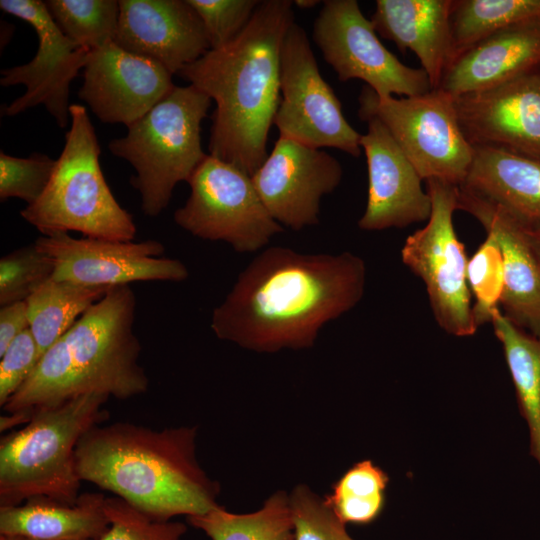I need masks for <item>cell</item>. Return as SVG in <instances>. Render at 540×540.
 I'll list each match as a JSON object with an SVG mask.
<instances>
[{
  "mask_svg": "<svg viewBox=\"0 0 540 540\" xmlns=\"http://www.w3.org/2000/svg\"><path fill=\"white\" fill-rule=\"evenodd\" d=\"M365 261L351 252L305 254L272 246L239 273L211 316L221 340L256 352L305 349L362 299Z\"/></svg>",
  "mask_w": 540,
  "mask_h": 540,
  "instance_id": "obj_1",
  "label": "cell"
},
{
  "mask_svg": "<svg viewBox=\"0 0 540 540\" xmlns=\"http://www.w3.org/2000/svg\"><path fill=\"white\" fill-rule=\"evenodd\" d=\"M293 6L291 0L261 1L232 42L178 72L216 104L210 155L250 176L268 156V135L281 99V49L295 22Z\"/></svg>",
  "mask_w": 540,
  "mask_h": 540,
  "instance_id": "obj_2",
  "label": "cell"
},
{
  "mask_svg": "<svg viewBox=\"0 0 540 540\" xmlns=\"http://www.w3.org/2000/svg\"><path fill=\"white\" fill-rule=\"evenodd\" d=\"M196 436V426L98 424L78 442L77 474L152 517L200 515L219 505L220 485L197 460Z\"/></svg>",
  "mask_w": 540,
  "mask_h": 540,
  "instance_id": "obj_3",
  "label": "cell"
},
{
  "mask_svg": "<svg viewBox=\"0 0 540 540\" xmlns=\"http://www.w3.org/2000/svg\"><path fill=\"white\" fill-rule=\"evenodd\" d=\"M135 309L130 285L111 287L43 353L19 389L22 402L43 409L87 394L126 400L146 393Z\"/></svg>",
  "mask_w": 540,
  "mask_h": 540,
  "instance_id": "obj_4",
  "label": "cell"
},
{
  "mask_svg": "<svg viewBox=\"0 0 540 540\" xmlns=\"http://www.w3.org/2000/svg\"><path fill=\"white\" fill-rule=\"evenodd\" d=\"M109 397L87 394L34 411L30 422L0 442V507L45 497L74 503L81 480L76 447L93 426L109 418Z\"/></svg>",
  "mask_w": 540,
  "mask_h": 540,
  "instance_id": "obj_5",
  "label": "cell"
},
{
  "mask_svg": "<svg viewBox=\"0 0 540 540\" xmlns=\"http://www.w3.org/2000/svg\"><path fill=\"white\" fill-rule=\"evenodd\" d=\"M71 124L42 196L20 216L42 235L79 232L84 237L133 241V216L118 203L103 175L100 146L87 109L70 106Z\"/></svg>",
  "mask_w": 540,
  "mask_h": 540,
  "instance_id": "obj_6",
  "label": "cell"
},
{
  "mask_svg": "<svg viewBox=\"0 0 540 540\" xmlns=\"http://www.w3.org/2000/svg\"><path fill=\"white\" fill-rule=\"evenodd\" d=\"M211 98L189 84L174 86L150 111L113 139L111 153L136 171L131 185L141 196L145 215L155 217L169 204L175 186L188 181L207 157L201 145V123Z\"/></svg>",
  "mask_w": 540,
  "mask_h": 540,
  "instance_id": "obj_7",
  "label": "cell"
},
{
  "mask_svg": "<svg viewBox=\"0 0 540 540\" xmlns=\"http://www.w3.org/2000/svg\"><path fill=\"white\" fill-rule=\"evenodd\" d=\"M358 115L378 119L423 181L439 179L460 186L474 148L459 123L454 97L441 88L406 97H379L368 86L359 96Z\"/></svg>",
  "mask_w": 540,
  "mask_h": 540,
  "instance_id": "obj_8",
  "label": "cell"
},
{
  "mask_svg": "<svg viewBox=\"0 0 540 540\" xmlns=\"http://www.w3.org/2000/svg\"><path fill=\"white\" fill-rule=\"evenodd\" d=\"M425 182L430 217L423 228L406 238L401 259L424 282L439 327L457 337L472 336L478 327L467 282L468 259L453 225L459 186L435 178Z\"/></svg>",
  "mask_w": 540,
  "mask_h": 540,
  "instance_id": "obj_9",
  "label": "cell"
},
{
  "mask_svg": "<svg viewBox=\"0 0 540 540\" xmlns=\"http://www.w3.org/2000/svg\"><path fill=\"white\" fill-rule=\"evenodd\" d=\"M187 183L190 195L175 211L174 221L191 235L224 241L238 253H252L283 231L251 176L238 167L207 155Z\"/></svg>",
  "mask_w": 540,
  "mask_h": 540,
  "instance_id": "obj_10",
  "label": "cell"
},
{
  "mask_svg": "<svg viewBox=\"0 0 540 540\" xmlns=\"http://www.w3.org/2000/svg\"><path fill=\"white\" fill-rule=\"evenodd\" d=\"M280 94L274 120L280 136L313 148L361 155L362 134L346 120L339 99L320 73L305 30L296 22L282 44Z\"/></svg>",
  "mask_w": 540,
  "mask_h": 540,
  "instance_id": "obj_11",
  "label": "cell"
},
{
  "mask_svg": "<svg viewBox=\"0 0 540 540\" xmlns=\"http://www.w3.org/2000/svg\"><path fill=\"white\" fill-rule=\"evenodd\" d=\"M313 40L338 79L364 81L379 97L432 90L422 68L403 64L379 40L356 0H326L313 25Z\"/></svg>",
  "mask_w": 540,
  "mask_h": 540,
  "instance_id": "obj_12",
  "label": "cell"
},
{
  "mask_svg": "<svg viewBox=\"0 0 540 540\" xmlns=\"http://www.w3.org/2000/svg\"><path fill=\"white\" fill-rule=\"evenodd\" d=\"M34 243L51 259L52 278L58 281L111 288L137 281L180 282L189 276L180 260L162 256L165 247L156 240L112 241L54 233Z\"/></svg>",
  "mask_w": 540,
  "mask_h": 540,
  "instance_id": "obj_13",
  "label": "cell"
},
{
  "mask_svg": "<svg viewBox=\"0 0 540 540\" xmlns=\"http://www.w3.org/2000/svg\"><path fill=\"white\" fill-rule=\"evenodd\" d=\"M3 12L30 24L38 38L34 58L23 65L1 70L0 84H22L25 93L7 105L6 116H15L29 108L44 105L64 128L70 117V84L84 68L91 50L65 36L51 17L44 1L1 0Z\"/></svg>",
  "mask_w": 540,
  "mask_h": 540,
  "instance_id": "obj_14",
  "label": "cell"
},
{
  "mask_svg": "<svg viewBox=\"0 0 540 540\" xmlns=\"http://www.w3.org/2000/svg\"><path fill=\"white\" fill-rule=\"evenodd\" d=\"M342 176L340 162L326 151L279 136L251 178L273 219L298 231L319 223L321 199Z\"/></svg>",
  "mask_w": 540,
  "mask_h": 540,
  "instance_id": "obj_15",
  "label": "cell"
},
{
  "mask_svg": "<svg viewBox=\"0 0 540 540\" xmlns=\"http://www.w3.org/2000/svg\"><path fill=\"white\" fill-rule=\"evenodd\" d=\"M78 95L103 123L127 127L143 117L175 86L159 63L130 53L114 41L91 50Z\"/></svg>",
  "mask_w": 540,
  "mask_h": 540,
  "instance_id": "obj_16",
  "label": "cell"
},
{
  "mask_svg": "<svg viewBox=\"0 0 540 540\" xmlns=\"http://www.w3.org/2000/svg\"><path fill=\"white\" fill-rule=\"evenodd\" d=\"M454 100L460 126L472 146L540 159V69Z\"/></svg>",
  "mask_w": 540,
  "mask_h": 540,
  "instance_id": "obj_17",
  "label": "cell"
},
{
  "mask_svg": "<svg viewBox=\"0 0 540 540\" xmlns=\"http://www.w3.org/2000/svg\"><path fill=\"white\" fill-rule=\"evenodd\" d=\"M363 121L367 122L361 147L367 162L368 197L358 227L380 231L426 222L431 200L423 190V179L378 119Z\"/></svg>",
  "mask_w": 540,
  "mask_h": 540,
  "instance_id": "obj_18",
  "label": "cell"
},
{
  "mask_svg": "<svg viewBox=\"0 0 540 540\" xmlns=\"http://www.w3.org/2000/svg\"><path fill=\"white\" fill-rule=\"evenodd\" d=\"M114 42L178 74L210 49L202 20L188 0H119Z\"/></svg>",
  "mask_w": 540,
  "mask_h": 540,
  "instance_id": "obj_19",
  "label": "cell"
},
{
  "mask_svg": "<svg viewBox=\"0 0 540 540\" xmlns=\"http://www.w3.org/2000/svg\"><path fill=\"white\" fill-rule=\"evenodd\" d=\"M458 210L474 216L497 241L503 258V314L518 327L540 337V264L524 224L504 212L460 192Z\"/></svg>",
  "mask_w": 540,
  "mask_h": 540,
  "instance_id": "obj_20",
  "label": "cell"
},
{
  "mask_svg": "<svg viewBox=\"0 0 540 540\" xmlns=\"http://www.w3.org/2000/svg\"><path fill=\"white\" fill-rule=\"evenodd\" d=\"M540 69V18L502 29L455 58L440 86L453 97L491 89Z\"/></svg>",
  "mask_w": 540,
  "mask_h": 540,
  "instance_id": "obj_21",
  "label": "cell"
},
{
  "mask_svg": "<svg viewBox=\"0 0 540 540\" xmlns=\"http://www.w3.org/2000/svg\"><path fill=\"white\" fill-rule=\"evenodd\" d=\"M453 0H377L371 22L378 35L401 52L412 51L432 89L440 86L450 62Z\"/></svg>",
  "mask_w": 540,
  "mask_h": 540,
  "instance_id": "obj_22",
  "label": "cell"
},
{
  "mask_svg": "<svg viewBox=\"0 0 540 540\" xmlns=\"http://www.w3.org/2000/svg\"><path fill=\"white\" fill-rule=\"evenodd\" d=\"M460 192L498 207L524 225L540 223V159L491 146H473Z\"/></svg>",
  "mask_w": 540,
  "mask_h": 540,
  "instance_id": "obj_23",
  "label": "cell"
},
{
  "mask_svg": "<svg viewBox=\"0 0 540 540\" xmlns=\"http://www.w3.org/2000/svg\"><path fill=\"white\" fill-rule=\"evenodd\" d=\"M105 498L101 493L87 492L74 503L38 497L0 507V534L31 540H96L109 526Z\"/></svg>",
  "mask_w": 540,
  "mask_h": 540,
  "instance_id": "obj_24",
  "label": "cell"
},
{
  "mask_svg": "<svg viewBox=\"0 0 540 540\" xmlns=\"http://www.w3.org/2000/svg\"><path fill=\"white\" fill-rule=\"evenodd\" d=\"M530 437V454L540 465V337L518 327L498 308L491 315Z\"/></svg>",
  "mask_w": 540,
  "mask_h": 540,
  "instance_id": "obj_25",
  "label": "cell"
},
{
  "mask_svg": "<svg viewBox=\"0 0 540 540\" xmlns=\"http://www.w3.org/2000/svg\"><path fill=\"white\" fill-rule=\"evenodd\" d=\"M110 288L87 287L53 278L27 300L30 331L41 356Z\"/></svg>",
  "mask_w": 540,
  "mask_h": 540,
  "instance_id": "obj_26",
  "label": "cell"
},
{
  "mask_svg": "<svg viewBox=\"0 0 540 540\" xmlns=\"http://www.w3.org/2000/svg\"><path fill=\"white\" fill-rule=\"evenodd\" d=\"M187 520L211 540H294L290 497L283 491L253 513L235 514L218 505Z\"/></svg>",
  "mask_w": 540,
  "mask_h": 540,
  "instance_id": "obj_27",
  "label": "cell"
},
{
  "mask_svg": "<svg viewBox=\"0 0 540 540\" xmlns=\"http://www.w3.org/2000/svg\"><path fill=\"white\" fill-rule=\"evenodd\" d=\"M536 18H540V0H453L449 64L492 34Z\"/></svg>",
  "mask_w": 540,
  "mask_h": 540,
  "instance_id": "obj_28",
  "label": "cell"
},
{
  "mask_svg": "<svg viewBox=\"0 0 540 540\" xmlns=\"http://www.w3.org/2000/svg\"><path fill=\"white\" fill-rule=\"evenodd\" d=\"M388 481L380 467L364 460L343 474L324 501L343 523L370 524L384 509Z\"/></svg>",
  "mask_w": 540,
  "mask_h": 540,
  "instance_id": "obj_29",
  "label": "cell"
},
{
  "mask_svg": "<svg viewBox=\"0 0 540 540\" xmlns=\"http://www.w3.org/2000/svg\"><path fill=\"white\" fill-rule=\"evenodd\" d=\"M45 5L62 33L89 50L114 41L119 19L117 0H47Z\"/></svg>",
  "mask_w": 540,
  "mask_h": 540,
  "instance_id": "obj_30",
  "label": "cell"
},
{
  "mask_svg": "<svg viewBox=\"0 0 540 540\" xmlns=\"http://www.w3.org/2000/svg\"><path fill=\"white\" fill-rule=\"evenodd\" d=\"M486 234L467 265V282L475 298L472 313L478 328L491 323L492 312L499 307L504 288L501 249L495 238Z\"/></svg>",
  "mask_w": 540,
  "mask_h": 540,
  "instance_id": "obj_31",
  "label": "cell"
},
{
  "mask_svg": "<svg viewBox=\"0 0 540 540\" xmlns=\"http://www.w3.org/2000/svg\"><path fill=\"white\" fill-rule=\"evenodd\" d=\"M54 274L51 259L35 243L0 259V305L26 301Z\"/></svg>",
  "mask_w": 540,
  "mask_h": 540,
  "instance_id": "obj_32",
  "label": "cell"
},
{
  "mask_svg": "<svg viewBox=\"0 0 540 540\" xmlns=\"http://www.w3.org/2000/svg\"><path fill=\"white\" fill-rule=\"evenodd\" d=\"M104 510L109 521L96 540H181L185 524L150 516L117 496H106Z\"/></svg>",
  "mask_w": 540,
  "mask_h": 540,
  "instance_id": "obj_33",
  "label": "cell"
},
{
  "mask_svg": "<svg viewBox=\"0 0 540 540\" xmlns=\"http://www.w3.org/2000/svg\"><path fill=\"white\" fill-rule=\"evenodd\" d=\"M56 160L46 154L33 153L18 158L0 152V199L18 198L32 205L46 190Z\"/></svg>",
  "mask_w": 540,
  "mask_h": 540,
  "instance_id": "obj_34",
  "label": "cell"
},
{
  "mask_svg": "<svg viewBox=\"0 0 540 540\" xmlns=\"http://www.w3.org/2000/svg\"><path fill=\"white\" fill-rule=\"evenodd\" d=\"M289 497L294 540H354L345 523L307 486H297Z\"/></svg>",
  "mask_w": 540,
  "mask_h": 540,
  "instance_id": "obj_35",
  "label": "cell"
},
{
  "mask_svg": "<svg viewBox=\"0 0 540 540\" xmlns=\"http://www.w3.org/2000/svg\"><path fill=\"white\" fill-rule=\"evenodd\" d=\"M200 16L211 49L232 42L247 26L259 0H188Z\"/></svg>",
  "mask_w": 540,
  "mask_h": 540,
  "instance_id": "obj_36",
  "label": "cell"
},
{
  "mask_svg": "<svg viewBox=\"0 0 540 540\" xmlns=\"http://www.w3.org/2000/svg\"><path fill=\"white\" fill-rule=\"evenodd\" d=\"M41 357L30 328L17 336L0 355V406L14 395Z\"/></svg>",
  "mask_w": 540,
  "mask_h": 540,
  "instance_id": "obj_37",
  "label": "cell"
},
{
  "mask_svg": "<svg viewBox=\"0 0 540 540\" xmlns=\"http://www.w3.org/2000/svg\"><path fill=\"white\" fill-rule=\"evenodd\" d=\"M30 328L26 301L15 302L0 308V355L21 333Z\"/></svg>",
  "mask_w": 540,
  "mask_h": 540,
  "instance_id": "obj_38",
  "label": "cell"
},
{
  "mask_svg": "<svg viewBox=\"0 0 540 540\" xmlns=\"http://www.w3.org/2000/svg\"><path fill=\"white\" fill-rule=\"evenodd\" d=\"M33 412L22 411L7 413L0 417V430L1 432L8 431L18 425L28 424L33 417Z\"/></svg>",
  "mask_w": 540,
  "mask_h": 540,
  "instance_id": "obj_39",
  "label": "cell"
},
{
  "mask_svg": "<svg viewBox=\"0 0 540 540\" xmlns=\"http://www.w3.org/2000/svg\"><path fill=\"white\" fill-rule=\"evenodd\" d=\"M524 226L531 248L540 264V223Z\"/></svg>",
  "mask_w": 540,
  "mask_h": 540,
  "instance_id": "obj_40",
  "label": "cell"
},
{
  "mask_svg": "<svg viewBox=\"0 0 540 540\" xmlns=\"http://www.w3.org/2000/svg\"><path fill=\"white\" fill-rule=\"evenodd\" d=\"M293 3H294V6H297L298 8L308 9V8L315 7L316 5H318V3H320V1H318V0H295V1H293Z\"/></svg>",
  "mask_w": 540,
  "mask_h": 540,
  "instance_id": "obj_41",
  "label": "cell"
},
{
  "mask_svg": "<svg viewBox=\"0 0 540 540\" xmlns=\"http://www.w3.org/2000/svg\"><path fill=\"white\" fill-rule=\"evenodd\" d=\"M0 540H24V538L16 535L0 534Z\"/></svg>",
  "mask_w": 540,
  "mask_h": 540,
  "instance_id": "obj_42",
  "label": "cell"
},
{
  "mask_svg": "<svg viewBox=\"0 0 540 540\" xmlns=\"http://www.w3.org/2000/svg\"><path fill=\"white\" fill-rule=\"evenodd\" d=\"M23 538H24V537H23ZM24 540H31V539L24 538Z\"/></svg>",
  "mask_w": 540,
  "mask_h": 540,
  "instance_id": "obj_43",
  "label": "cell"
}]
</instances>
